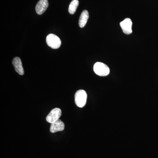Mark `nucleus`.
Returning a JSON list of instances; mask_svg holds the SVG:
<instances>
[{"mask_svg": "<svg viewBox=\"0 0 158 158\" xmlns=\"http://www.w3.org/2000/svg\"><path fill=\"white\" fill-rule=\"evenodd\" d=\"M94 71L97 75L101 77L107 76L110 74V69L104 63L97 62L94 65Z\"/></svg>", "mask_w": 158, "mask_h": 158, "instance_id": "nucleus-1", "label": "nucleus"}, {"mask_svg": "<svg viewBox=\"0 0 158 158\" xmlns=\"http://www.w3.org/2000/svg\"><path fill=\"white\" fill-rule=\"evenodd\" d=\"M87 100V94L85 90H77L75 95V102L77 106L83 108L86 105Z\"/></svg>", "mask_w": 158, "mask_h": 158, "instance_id": "nucleus-2", "label": "nucleus"}, {"mask_svg": "<svg viewBox=\"0 0 158 158\" xmlns=\"http://www.w3.org/2000/svg\"><path fill=\"white\" fill-rule=\"evenodd\" d=\"M46 40L48 45L53 49L59 48L62 44L60 38L54 34H49L47 37Z\"/></svg>", "mask_w": 158, "mask_h": 158, "instance_id": "nucleus-3", "label": "nucleus"}, {"mask_svg": "<svg viewBox=\"0 0 158 158\" xmlns=\"http://www.w3.org/2000/svg\"><path fill=\"white\" fill-rule=\"evenodd\" d=\"M62 115V111L59 108H55L50 112L47 116L46 121L51 124L59 119Z\"/></svg>", "mask_w": 158, "mask_h": 158, "instance_id": "nucleus-4", "label": "nucleus"}, {"mask_svg": "<svg viewBox=\"0 0 158 158\" xmlns=\"http://www.w3.org/2000/svg\"><path fill=\"white\" fill-rule=\"evenodd\" d=\"M122 30L125 34H130L132 33V22L129 18H126L120 23Z\"/></svg>", "mask_w": 158, "mask_h": 158, "instance_id": "nucleus-5", "label": "nucleus"}, {"mask_svg": "<svg viewBox=\"0 0 158 158\" xmlns=\"http://www.w3.org/2000/svg\"><path fill=\"white\" fill-rule=\"evenodd\" d=\"M64 128H65V124L60 119H59L51 124L50 131L51 133H55L57 132L62 131L64 130Z\"/></svg>", "mask_w": 158, "mask_h": 158, "instance_id": "nucleus-6", "label": "nucleus"}, {"mask_svg": "<svg viewBox=\"0 0 158 158\" xmlns=\"http://www.w3.org/2000/svg\"><path fill=\"white\" fill-rule=\"evenodd\" d=\"M48 6V0H40L36 6V11L39 15L45 12Z\"/></svg>", "mask_w": 158, "mask_h": 158, "instance_id": "nucleus-7", "label": "nucleus"}, {"mask_svg": "<svg viewBox=\"0 0 158 158\" xmlns=\"http://www.w3.org/2000/svg\"><path fill=\"white\" fill-rule=\"evenodd\" d=\"M12 64L14 66L15 71L20 75H23L24 72L22 63L19 57H15L13 59Z\"/></svg>", "mask_w": 158, "mask_h": 158, "instance_id": "nucleus-8", "label": "nucleus"}, {"mask_svg": "<svg viewBox=\"0 0 158 158\" xmlns=\"http://www.w3.org/2000/svg\"><path fill=\"white\" fill-rule=\"evenodd\" d=\"M89 18V13L87 10H84L81 14L79 21V25L80 27L83 28L87 24Z\"/></svg>", "mask_w": 158, "mask_h": 158, "instance_id": "nucleus-9", "label": "nucleus"}, {"mask_svg": "<svg viewBox=\"0 0 158 158\" xmlns=\"http://www.w3.org/2000/svg\"><path fill=\"white\" fill-rule=\"evenodd\" d=\"M79 4L78 0H73L72 1L68 9L69 12L70 14L73 15L75 13Z\"/></svg>", "mask_w": 158, "mask_h": 158, "instance_id": "nucleus-10", "label": "nucleus"}]
</instances>
